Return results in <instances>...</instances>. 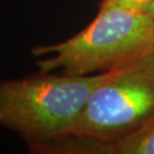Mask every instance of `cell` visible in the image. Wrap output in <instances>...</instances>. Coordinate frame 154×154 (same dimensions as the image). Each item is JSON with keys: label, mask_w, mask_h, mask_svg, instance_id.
I'll use <instances>...</instances> for the list:
<instances>
[{"label": "cell", "mask_w": 154, "mask_h": 154, "mask_svg": "<svg viewBox=\"0 0 154 154\" xmlns=\"http://www.w3.org/2000/svg\"><path fill=\"white\" fill-rule=\"evenodd\" d=\"M154 51V20L120 7L99 8L88 26L63 42L32 49L40 72L90 75L119 70Z\"/></svg>", "instance_id": "6da1fadb"}, {"label": "cell", "mask_w": 154, "mask_h": 154, "mask_svg": "<svg viewBox=\"0 0 154 154\" xmlns=\"http://www.w3.org/2000/svg\"><path fill=\"white\" fill-rule=\"evenodd\" d=\"M111 72L90 75L41 72L40 75L0 81V126L17 132L29 147L69 136L90 94Z\"/></svg>", "instance_id": "7a4b0ae2"}, {"label": "cell", "mask_w": 154, "mask_h": 154, "mask_svg": "<svg viewBox=\"0 0 154 154\" xmlns=\"http://www.w3.org/2000/svg\"><path fill=\"white\" fill-rule=\"evenodd\" d=\"M154 119V51L114 70L90 94L71 135L111 142Z\"/></svg>", "instance_id": "3957f363"}, {"label": "cell", "mask_w": 154, "mask_h": 154, "mask_svg": "<svg viewBox=\"0 0 154 154\" xmlns=\"http://www.w3.org/2000/svg\"><path fill=\"white\" fill-rule=\"evenodd\" d=\"M37 153L61 154H154V119L136 131L111 142H95L63 136L35 147Z\"/></svg>", "instance_id": "277c9868"}, {"label": "cell", "mask_w": 154, "mask_h": 154, "mask_svg": "<svg viewBox=\"0 0 154 154\" xmlns=\"http://www.w3.org/2000/svg\"><path fill=\"white\" fill-rule=\"evenodd\" d=\"M154 0H102L99 8L120 7L138 13H147Z\"/></svg>", "instance_id": "5b68a950"}, {"label": "cell", "mask_w": 154, "mask_h": 154, "mask_svg": "<svg viewBox=\"0 0 154 154\" xmlns=\"http://www.w3.org/2000/svg\"><path fill=\"white\" fill-rule=\"evenodd\" d=\"M147 14L154 20V1H153V4L151 5V7H149V9L147 11Z\"/></svg>", "instance_id": "8992f818"}]
</instances>
